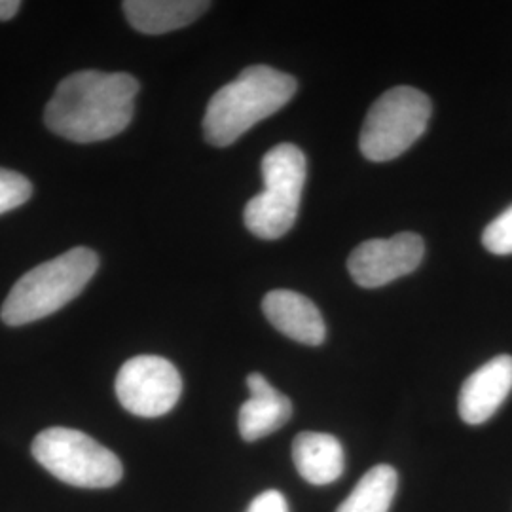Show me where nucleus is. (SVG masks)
Returning a JSON list of instances; mask_svg holds the SVG:
<instances>
[{
	"label": "nucleus",
	"instance_id": "nucleus-9",
	"mask_svg": "<svg viewBox=\"0 0 512 512\" xmlns=\"http://www.w3.org/2000/svg\"><path fill=\"white\" fill-rule=\"evenodd\" d=\"M512 389V357L497 355L475 370L461 387L459 416L469 425L490 420Z\"/></svg>",
	"mask_w": 512,
	"mask_h": 512
},
{
	"label": "nucleus",
	"instance_id": "nucleus-14",
	"mask_svg": "<svg viewBox=\"0 0 512 512\" xmlns=\"http://www.w3.org/2000/svg\"><path fill=\"white\" fill-rule=\"evenodd\" d=\"M399 488L391 465H376L366 473L336 512H389Z\"/></svg>",
	"mask_w": 512,
	"mask_h": 512
},
{
	"label": "nucleus",
	"instance_id": "nucleus-8",
	"mask_svg": "<svg viewBox=\"0 0 512 512\" xmlns=\"http://www.w3.org/2000/svg\"><path fill=\"white\" fill-rule=\"evenodd\" d=\"M425 255L418 234L403 232L389 239H368L349 255L348 270L353 281L365 289H378L412 274Z\"/></svg>",
	"mask_w": 512,
	"mask_h": 512
},
{
	"label": "nucleus",
	"instance_id": "nucleus-5",
	"mask_svg": "<svg viewBox=\"0 0 512 512\" xmlns=\"http://www.w3.org/2000/svg\"><path fill=\"white\" fill-rule=\"evenodd\" d=\"M33 458L61 482L78 488H112L124 467L116 454L82 431L52 427L33 440Z\"/></svg>",
	"mask_w": 512,
	"mask_h": 512
},
{
	"label": "nucleus",
	"instance_id": "nucleus-12",
	"mask_svg": "<svg viewBox=\"0 0 512 512\" xmlns=\"http://www.w3.org/2000/svg\"><path fill=\"white\" fill-rule=\"evenodd\" d=\"M293 461L296 471L315 486H325L338 480L344 467V448L340 440L329 433H300L293 442Z\"/></svg>",
	"mask_w": 512,
	"mask_h": 512
},
{
	"label": "nucleus",
	"instance_id": "nucleus-3",
	"mask_svg": "<svg viewBox=\"0 0 512 512\" xmlns=\"http://www.w3.org/2000/svg\"><path fill=\"white\" fill-rule=\"evenodd\" d=\"M99 268L92 249L76 247L29 270L2 304V321L10 327L35 323L65 308L86 289Z\"/></svg>",
	"mask_w": 512,
	"mask_h": 512
},
{
	"label": "nucleus",
	"instance_id": "nucleus-10",
	"mask_svg": "<svg viewBox=\"0 0 512 512\" xmlns=\"http://www.w3.org/2000/svg\"><path fill=\"white\" fill-rule=\"evenodd\" d=\"M266 319L281 334L306 346H321L327 336V327L321 311L308 296L294 291H272L262 300Z\"/></svg>",
	"mask_w": 512,
	"mask_h": 512
},
{
	"label": "nucleus",
	"instance_id": "nucleus-4",
	"mask_svg": "<svg viewBox=\"0 0 512 512\" xmlns=\"http://www.w3.org/2000/svg\"><path fill=\"white\" fill-rule=\"evenodd\" d=\"M306 156L291 143L272 148L262 160L264 192L245 205V226L256 238H283L296 222L306 184Z\"/></svg>",
	"mask_w": 512,
	"mask_h": 512
},
{
	"label": "nucleus",
	"instance_id": "nucleus-16",
	"mask_svg": "<svg viewBox=\"0 0 512 512\" xmlns=\"http://www.w3.org/2000/svg\"><path fill=\"white\" fill-rule=\"evenodd\" d=\"M482 243L494 255H512V205L486 226Z\"/></svg>",
	"mask_w": 512,
	"mask_h": 512
},
{
	"label": "nucleus",
	"instance_id": "nucleus-6",
	"mask_svg": "<svg viewBox=\"0 0 512 512\" xmlns=\"http://www.w3.org/2000/svg\"><path fill=\"white\" fill-rule=\"evenodd\" d=\"M431 101L425 93L397 86L385 92L366 114L359 147L370 162L399 158L425 133Z\"/></svg>",
	"mask_w": 512,
	"mask_h": 512
},
{
	"label": "nucleus",
	"instance_id": "nucleus-1",
	"mask_svg": "<svg viewBox=\"0 0 512 512\" xmlns=\"http://www.w3.org/2000/svg\"><path fill=\"white\" fill-rule=\"evenodd\" d=\"M139 82L128 73L80 71L55 90L44 120L55 135L74 143H97L128 128Z\"/></svg>",
	"mask_w": 512,
	"mask_h": 512
},
{
	"label": "nucleus",
	"instance_id": "nucleus-17",
	"mask_svg": "<svg viewBox=\"0 0 512 512\" xmlns=\"http://www.w3.org/2000/svg\"><path fill=\"white\" fill-rule=\"evenodd\" d=\"M247 512H289V505L281 492L268 490L256 495Z\"/></svg>",
	"mask_w": 512,
	"mask_h": 512
},
{
	"label": "nucleus",
	"instance_id": "nucleus-15",
	"mask_svg": "<svg viewBox=\"0 0 512 512\" xmlns=\"http://www.w3.org/2000/svg\"><path fill=\"white\" fill-rule=\"evenodd\" d=\"M33 194L31 183L18 173L0 167V215L27 202Z\"/></svg>",
	"mask_w": 512,
	"mask_h": 512
},
{
	"label": "nucleus",
	"instance_id": "nucleus-18",
	"mask_svg": "<svg viewBox=\"0 0 512 512\" xmlns=\"http://www.w3.org/2000/svg\"><path fill=\"white\" fill-rule=\"evenodd\" d=\"M19 8H21L19 0H0V21L14 18Z\"/></svg>",
	"mask_w": 512,
	"mask_h": 512
},
{
	"label": "nucleus",
	"instance_id": "nucleus-11",
	"mask_svg": "<svg viewBox=\"0 0 512 512\" xmlns=\"http://www.w3.org/2000/svg\"><path fill=\"white\" fill-rule=\"evenodd\" d=\"M247 387L251 397L239 408V433L243 440L255 442L272 435L291 420L293 403L258 372L249 374Z\"/></svg>",
	"mask_w": 512,
	"mask_h": 512
},
{
	"label": "nucleus",
	"instance_id": "nucleus-13",
	"mask_svg": "<svg viewBox=\"0 0 512 512\" xmlns=\"http://www.w3.org/2000/svg\"><path fill=\"white\" fill-rule=\"evenodd\" d=\"M133 29L145 35H164L183 29L202 16L209 2L200 0H128L122 4Z\"/></svg>",
	"mask_w": 512,
	"mask_h": 512
},
{
	"label": "nucleus",
	"instance_id": "nucleus-7",
	"mask_svg": "<svg viewBox=\"0 0 512 512\" xmlns=\"http://www.w3.org/2000/svg\"><path fill=\"white\" fill-rule=\"evenodd\" d=\"M183 393L177 366L158 355L129 359L116 376V397L139 418H160L175 408Z\"/></svg>",
	"mask_w": 512,
	"mask_h": 512
},
{
	"label": "nucleus",
	"instance_id": "nucleus-2",
	"mask_svg": "<svg viewBox=\"0 0 512 512\" xmlns=\"http://www.w3.org/2000/svg\"><path fill=\"white\" fill-rule=\"evenodd\" d=\"M296 93V78L268 65H251L222 86L205 110L203 135L209 145L230 147L243 133L283 109Z\"/></svg>",
	"mask_w": 512,
	"mask_h": 512
}]
</instances>
